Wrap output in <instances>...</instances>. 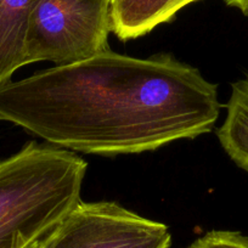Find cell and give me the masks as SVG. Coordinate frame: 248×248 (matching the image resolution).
I'll list each match as a JSON object with an SVG mask.
<instances>
[{
	"label": "cell",
	"mask_w": 248,
	"mask_h": 248,
	"mask_svg": "<svg viewBox=\"0 0 248 248\" xmlns=\"http://www.w3.org/2000/svg\"><path fill=\"white\" fill-rule=\"evenodd\" d=\"M226 4L242 11L243 15L248 16V0H225Z\"/></svg>",
	"instance_id": "10"
},
{
	"label": "cell",
	"mask_w": 248,
	"mask_h": 248,
	"mask_svg": "<svg viewBox=\"0 0 248 248\" xmlns=\"http://www.w3.org/2000/svg\"><path fill=\"white\" fill-rule=\"evenodd\" d=\"M217 135L233 163L248 173V77L232 84L226 118Z\"/></svg>",
	"instance_id": "7"
},
{
	"label": "cell",
	"mask_w": 248,
	"mask_h": 248,
	"mask_svg": "<svg viewBox=\"0 0 248 248\" xmlns=\"http://www.w3.org/2000/svg\"><path fill=\"white\" fill-rule=\"evenodd\" d=\"M187 248H248V237L237 231L214 230L197 238Z\"/></svg>",
	"instance_id": "8"
},
{
	"label": "cell",
	"mask_w": 248,
	"mask_h": 248,
	"mask_svg": "<svg viewBox=\"0 0 248 248\" xmlns=\"http://www.w3.org/2000/svg\"><path fill=\"white\" fill-rule=\"evenodd\" d=\"M88 163L54 145L30 142L0 161V248L44 237L79 202Z\"/></svg>",
	"instance_id": "2"
},
{
	"label": "cell",
	"mask_w": 248,
	"mask_h": 248,
	"mask_svg": "<svg viewBox=\"0 0 248 248\" xmlns=\"http://www.w3.org/2000/svg\"><path fill=\"white\" fill-rule=\"evenodd\" d=\"M155 220L116 202H79L40 240L42 248H118Z\"/></svg>",
	"instance_id": "4"
},
{
	"label": "cell",
	"mask_w": 248,
	"mask_h": 248,
	"mask_svg": "<svg viewBox=\"0 0 248 248\" xmlns=\"http://www.w3.org/2000/svg\"><path fill=\"white\" fill-rule=\"evenodd\" d=\"M34 1L0 0V87L26 66V31Z\"/></svg>",
	"instance_id": "6"
},
{
	"label": "cell",
	"mask_w": 248,
	"mask_h": 248,
	"mask_svg": "<svg viewBox=\"0 0 248 248\" xmlns=\"http://www.w3.org/2000/svg\"><path fill=\"white\" fill-rule=\"evenodd\" d=\"M40 240H42V238H40ZM40 240L34 241V242H32L31 245H28L26 248H42V243H40Z\"/></svg>",
	"instance_id": "11"
},
{
	"label": "cell",
	"mask_w": 248,
	"mask_h": 248,
	"mask_svg": "<svg viewBox=\"0 0 248 248\" xmlns=\"http://www.w3.org/2000/svg\"><path fill=\"white\" fill-rule=\"evenodd\" d=\"M112 0H35L25 38V62L68 65L108 50Z\"/></svg>",
	"instance_id": "3"
},
{
	"label": "cell",
	"mask_w": 248,
	"mask_h": 248,
	"mask_svg": "<svg viewBox=\"0 0 248 248\" xmlns=\"http://www.w3.org/2000/svg\"><path fill=\"white\" fill-rule=\"evenodd\" d=\"M197 0H112V32L122 42L146 35Z\"/></svg>",
	"instance_id": "5"
},
{
	"label": "cell",
	"mask_w": 248,
	"mask_h": 248,
	"mask_svg": "<svg viewBox=\"0 0 248 248\" xmlns=\"http://www.w3.org/2000/svg\"><path fill=\"white\" fill-rule=\"evenodd\" d=\"M171 235L166 224L154 221L151 226L118 248H170Z\"/></svg>",
	"instance_id": "9"
},
{
	"label": "cell",
	"mask_w": 248,
	"mask_h": 248,
	"mask_svg": "<svg viewBox=\"0 0 248 248\" xmlns=\"http://www.w3.org/2000/svg\"><path fill=\"white\" fill-rule=\"evenodd\" d=\"M218 87L169 54L106 50L0 87V119L60 149L99 156L155 151L212 130Z\"/></svg>",
	"instance_id": "1"
}]
</instances>
